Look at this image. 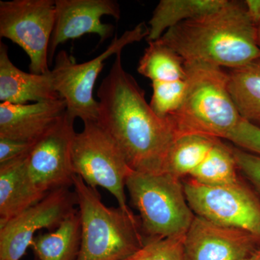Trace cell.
Here are the masks:
<instances>
[{"label": "cell", "instance_id": "16", "mask_svg": "<svg viewBox=\"0 0 260 260\" xmlns=\"http://www.w3.org/2000/svg\"><path fill=\"white\" fill-rule=\"evenodd\" d=\"M28 157L0 164V225L37 204L48 194L38 187L30 177Z\"/></svg>", "mask_w": 260, "mask_h": 260}, {"label": "cell", "instance_id": "15", "mask_svg": "<svg viewBox=\"0 0 260 260\" xmlns=\"http://www.w3.org/2000/svg\"><path fill=\"white\" fill-rule=\"evenodd\" d=\"M8 51L0 42V102L28 104L61 99L51 70L46 74L25 73L12 62Z\"/></svg>", "mask_w": 260, "mask_h": 260}, {"label": "cell", "instance_id": "27", "mask_svg": "<svg viewBox=\"0 0 260 260\" xmlns=\"http://www.w3.org/2000/svg\"><path fill=\"white\" fill-rule=\"evenodd\" d=\"M36 143L0 138V164L27 156Z\"/></svg>", "mask_w": 260, "mask_h": 260}, {"label": "cell", "instance_id": "18", "mask_svg": "<svg viewBox=\"0 0 260 260\" xmlns=\"http://www.w3.org/2000/svg\"><path fill=\"white\" fill-rule=\"evenodd\" d=\"M227 0H160L148 23L146 41L155 42L178 24L219 9Z\"/></svg>", "mask_w": 260, "mask_h": 260}, {"label": "cell", "instance_id": "1", "mask_svg": "<svg viewBox=\"0 0 260 260\" xmlns=\"http://www.w3.org/2000/svg\"><path fill=\"white\" fill-rule=\"evenodd\" d=\"M97 96L98 121L115 140L132 170L164 174L175 133L167 118L152 110L143 89L123 68L121 53L116 54Z\"/></svg>", "mask_w": 260, "mask_h": 260}, {"label": "cell", "instance_id": "7", "mask_svg": "<svg viewBox=\"0 0 260 260\" xmlns=\"http://www.w3.org/2000/svg\"><path fill=\"white\" fill-rule=\"evenodd\" d=\"M148 26L143 22L133 30L115 37L110 45L97 57L78 64L73 56L61 51L55 56V65L51 70L54 87L66 103L67 113L84 122L98 121L99 102L93 98L95 82L104 66V61L114 54H120L126 46L146 39Z\"/></svg>", "mask_w": 260, "mask_h": 260}, {"label": "cell", "instance_id": "3", "mask_svg": "<svg viewBox=\"0 0 260 260\" xmlns=\"http://www.w3.org/2000/svg\"><path fill=\"white\" fill-rule=\"evenodd\" d=\"M188 86L177 112L167 116L176 139L202 135L226 140L242 120L229 90V73L204 63L185 62Z\"/></svg>", "mask_w": 260, "mask_h": 260}, {"label": "cell", "instance_id": "12", "mask_svg": "<svg viewBox=\"0 0 260 260\" xmlns=\"http://www.w3.org/2000/svg\"><path fill=\"white\" fill-rule=\"evenodd\" d=\"M104 15L119 20L120 6L115 0H55V22L49 47V64L56 48L88 34L99 36L101 42L112 37L114 25L103 23Z\"/></svg>", "mask_w": 260, "mask_h": 260}, {"label": "cell", "instance_id": "8", "mask_svg": "<svg viewBox=\"0 0 260 260\" xmlns=\"http://www.w3.org/2000/svg\"><path fill=\"white\" fill-rule=\"evenodd\" d=\"M183 184L195 215L260 238V198L242 179L225 185L209 186L187 177Z\"/></svg>", "mask_w": 260, "mask_h": 260}, {"label": "cell", "instance_id": "5", "mask_svg": "<svg viewBox=\"0 0 260 260\" xmlns=\"http://www.w3.org/2000/svg\"><path fill=\"white\" fill-rule=\"evenodd\" d=\"M126 189L139 213L145 242L187 232L195 215L186 200L182 180L168 174L133 171L126 178Z\"/></svg>", "mask_w": 260, "mask_h": 260}, {"label": "cell", "instance_id": "4", "mask_svg": "<svg viewBox=\"0 0 260 260\" xmlns=\"http://www.w3.org/2000/svg\"><path fill=\"white\" fill-rule=\"evenodd\" d=\"M81 220V244L77 260H123L144 245L139 217L119 207L104 205L98 190L79 176L73 179Z\"/></svg>", "mask_w": 260, "mask_h": 260}, {"label": "cell", "instance_id": "2", "mask_svg": "<svg viewBox=\"0 0 260 260\" xmlns=\"http://www.w3.org/2000/svg\"><path fill=\"white\" fill-rule=\"evenodd\" d=\"M158 40L186 63L234 70L260 58L257 26L238 1L227 0L215 11L178 24Z\"/></svg>", "mask_w": 260, "mask_h": 260}, {"label": "cell", "instance_id": "17", "mask_svg": "<svg viewBox=\"0 0 260 260\" xmlns=\"http://www.w3.org/2000/svg\"><path fill=\"white\" fill-rule=\"evenodd\" d=\"M81 244V220L78 208L57 229L36 236L30 248L39 260H77Z\"/></svg>", "mask_w": 260, "mask_h": 260}, {"label": "cell", "instance_id": "20", "mask_svg": "<svg viewBox=\"0 0 260 260\" xmlns=\"http://www.w3.org/2000/svg\"><path fill=\"white\" fill-rule=\"evenodd\" d=\"M218 139L202 135H184L177 138L168 155L164 174L181 180L189 177Z\"/></svg>", "mask_w": 260, "mask_h": 260}, {"label": "cell", "instance_id": "14", "mask_svg": "<svg viewBox=\"0 0 260 260\" xmlns=\"http://www.w3.org/2000/svg\"><path fill=\"white\" fill-rule=\"evenodd\" d=\"M62 99L28 104L0 103V138L34 143L66 112Z\"/></svg>", "mask_w": 260, "mask_h": 260}, {"label": "cell", "instance_id": "11", "mask_svg": "<svg viewBox=\"0 0 260 260\" xmlns=\"http://www.w3.org/2000/svg\"><path fill=\"white\" fill-rule=\"evenodd\" d=\"M75 120L66 111L37 140L28 155L29 174L38 187L45 192L73 186Z\"/></svg>", "mask_w": 260, "mask_h": 260}, {"label": "cell", "instance_id": "13", "mask_svg": "<svg viewBox=\"0 0 260 260\" xmlns=\"http://www.w3.org/2000/svg\"><path fill=\"white\" fill-rule=\"evenodd\" d=\"M260 247V238L195 215L186 233V260H242Z\"/></svg>", "mask_w": 260, "mask_h": 260}, {"label": "cell", "instance_id": "10", "mask_svg": "<svg viewBox=\"0 0 260 260\" xmlns=\"http://www.w3.org/2000/svg\"><path fill=\"white\" fill-rule=\"evenodd\" d=\"M74 190L59 188L48 193L40 202L0 225V260H20L38 231L55 230L77 210Z\"/></svg>", "mask_w": 260, "mask_h": 260}, {"label": "cell", "instance_id": "21", "mask_svg": "<svg viewBox=\"0 0 260 260\" xmlns=\"http://www.w3.org/2000/svg\"><path fill=\"white\" fill-rule=\"evenodd\" d=\"M148 44L138 64L139 74L152 82H173L187 78L185 61L177 52L160 40Z\"/></svg>", "mask_w": 260, "mask_h": 260}, {"label": "cell", "instance_id": "6", "mask_svg": "<svg viewBox=\"0 0 260 260\" xmlns=\"http://www.w3.org/2000/svg\"><path fill=\"white\" fill-rule=\"evenodd\" d=\"M75 135L73 164L79 176L94 190L102 187L116 198L119 208L135 218L126 202V179L133 172L115 140L99 121L84 122Z\"/></svg>", "mask_w": 260, "mask_h": 260}, {"label": "cell", "instance_id": "25", "mask_svg": "<svg viewBox=\"0 0 260 260\" xmlns=\"http://www.w3.org/2000/svg\"><path fill=\"white\" fill-rule=\"evenodd\" d=\"M227 140L238 148L260 156V127L242 119L229 136Z\"/></svg>", "mask_w": 260, "mask_h": 260}, {"label": "cell", "instance_id": "24", "mask_svg": "<svg viewBox=\"0 0 260 260\" xmlns=\"http://www.w3.org/2000/svg\"><path fill=\"white\" fill-rule=\"evenodd\" d=\"M185 235L147 240L134 254L123 260H186Z\"/></svg>", "mask_w": 260, "mask_h": 260}, {"label": "cell", "instance_id": "29", "mask_svg": "<svg viewBox=\"0 0 260 260\" xmlns=\"http://www.w3.org/2000/svg\"><path fill=\"white\" fill-rule=\"evenodd\" d=\"M242 260H260V247Z\"/></svg>", "mask_w": 260, "mask_h": 260}, {"label": "cell", "instance_id": "28", "mask_svg": "<svg viewBox=\"0 0 260 260\" xmlns=\"http://www.w3.org/2000/svg\"><path fill=\"white\" fill-rule=\"evenodd\" d=\"M244 4L251 21L258 26L260 23V0H246Z\"/></svg>", "mask_w": 260, "mask_h": 260}, {"label": "cell", "instance_id": "23", "mask_svg": "<svg viewBox=\"0 0 260 260\" xmlns=\"http://www.w3.org/2000/svg\"><path fill=\"white\" fill-rule=\"evenodd\" d=\"M187 78L173 82H152L150 106L159 117L167 118L177 112L184 100L187 90Z\"/></svg>", "mask_w": 260, "mask_h": 260}, {"label": "cell", "instance_id": "22", "mask_svg": "<svg viewBox=\"0 0 260 260\" xmlns=\"http://www.w3.org/2000/svg\"><path fill=\"white\" fill-rule=\"evenodd\" d=\"M233 147L218 139L189 178L202 184L225 185L240 179Z\"/></svg>", "mask_w": 260, "mask_h": 260}, {"label": "cell", "instance_id": "19", "mask_svg": "<svg viewBox=\"0 0 260 260\" xmlns=\"http://www.w3.org/2000/svg\"><path fill=\"white\" fill-rule=\"evenodd\" d=\"M229 90L241 117L260 127V58L231 70Z\"/></svg>", "mask_w": 260, "mask_h": 260}, {"label": "cell", "instance_id": "9", "mask_svg": "<svg viewBox=\"0 0 260 260\" xmlns=\"http://www.w3.org/2000/svg\"><path fill=\"white\" fill-rule=\"evenodd\" d=\"M55 22V0L0 1V37L9 39L30 58V73L46 74Z\"/></svg>", "mask_w": 260, "mask_h": 260}, {"label": "cell", "instance_id": "26", "mask_svg": "<svg viewBox=\"0 0 260 260\" xmlns=\"http://www.w3.org/2000/svg\"><path fill=\"white\" fill-rule=\"evenodd\" d=\"M238 169L250 183L260 198V156L242 149L233 147Z\"/></svg>", "mask_w": 260, "mask_h": 260}, {"label": "cell", "instance_id": "30", "mask_svg": "<svg viewBox=\"0 0 260 260\" xmlns=\"http://www.w3.org/2000/svg\"><path fill=\"white\" fill-rule=\"evenodd\" d=\"M257 39H258V45L260 49V23L257 26Z\"/></svg>", "mask_w": 260, "mask_h": 260}]
</instances>
